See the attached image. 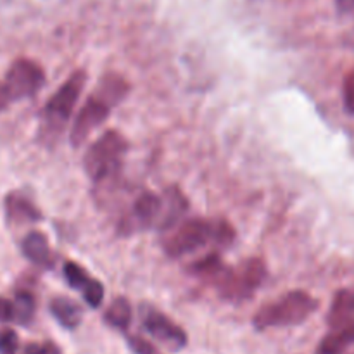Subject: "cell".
<instances>
[{
	"instance_id": "6da1fadb",
	"label": "cell",
	"mask_w": 354,
	"mask_h": 354,
	"mask_svg": "<svg viewBox=\"0 0 354 354\" xmlns=\"http://www.w3.org/2000/svg\"><path fill=\"white\" fill-rule=\"evenodd\" d=\"M128 92H130V83L124 76L118 73H106L100 76L99 83L82 104L73 121L69 131V142L73 147H80L88 138V135L109 118L114 107L128 95Z\"/></svg>"
},
{
	"instance_id": "7a4b0ae2",
	"label": "cell",
	"mask_w": 354,
	"mask_h": 354,
	"mask_svg": "<svg viewBox=\"0 0 354 354\" xmlns=\"http://www.w3.org/2000/svg\"><path fill=\"white\" fill-rule=\"evenodd\" d=\"M234 241L235 230L227 220L189 218L173 228V234L165 241V252L169 258H182L209 244L227 249Z\"/></svg>"
},
{
	"instance_id": "3957f363",
	"label": "cell",
	"mask_w": 354,
	"mask_h": 354,
	"mask_svg": "<svg viewBox=\"0 0 354 354\" xmlns=\"http://www.w3.org/2000/svg\"><path fill=\"white\" fill-rule=\"evenodd\" d=\"M318 299L304 290H290L273 303L265 304L256 311L252 325L256 330L292 327L306 322L318 310Z\"/></svg>"
},
{
	"instance_id": "277c9868",
	"label": "cell",
	"mask_w": 354,
	"mask_h": 354,
	"mask_svg": "<svg viewBox=\"0 0 354 354\" xmlns=\"http://www.w3.org/2000/svg\"><path fill=\"white\" fill-rule=\"evenodd\" d=\"M86 80H88V75L85 69H76L45 104L44 113H41V137L47 138L50 144L64 131L66 124L82 97Z\"/></svg>"
},
{
	"instance_id": "5b68a950",
	"label": "cell",
	"mask_w": 354,
	"mask_h": 354,
	"mask_svg": "<svg viewBox=\"0 0 354 354\" xmlns=\"http://www.w3.org/2000/svg\"><path fill=\"white\" fill-rule=\"evenodd\" d=\"M128 142L118 130H107L86 149L83 169L92 182L102 183L116 175L121 168Z\"/></svg>"
},
{
	"instance_id": "8992f818",
	"label": "cell",
	"mask_w": 354,
	"mask_h": 354,
	"mask_svg": "<svg viewBox=\"0 0 354 354\" xmlns=\"http://www.w3.org/2000/svg\"><path fill=\"white\" fill-rule=\"evenodd\" d=\"M268 268L259 258L244 259L237 266H227L221 275L214 280L218 292L223 299L241 303L254 296L256 290L265 283Z\"/></svg>"
},
{
	"instance_id": "52a82bcc",
	"label": "cell",
	"mask_w": 354,
	"mask_h": 354,
	"mask_svg": "<svg viewBox=\"0 0 354 354\" xmlns=\"http://www.w3.org/2000/svg\"><path fill=\"white\" fill-rule=\"evenodd\" d=\"M7 90H9L12 100L31 99L37 95L45 85V71L38 62L31 59L21 57L10 64V68L6 73Z\"/></svg>"
},
{
	"instance_id": "ba28073f",
	"label": "cell",
	"mask_w": 354,
	"mask_h": 354,
	"mask_svg": "<svg viewBox=\"0 0 354 354\" xmlns=\"http://www.w3.org/2000/svg\"><path fill=\"white\" fill-rule=\"evenodd\" d=\"M140 320L145 330L151 334V337L161 342L169 351H182L189 344L187 332L156 308L144 304L140 308Z\"/></svg>"
},
{
	"instance_id": "9c48e42d",
	"label": "cell",
	"mask_w": 354,
	"mask_h": 354,
	"mask_svg": "<svg viewBox=\"0 0 354 354\" xmlns=\"http://www.w3.org/2000/svg\"><path fill=\"white\" fill-rule=\"evenodd\" d=\"M162 197L154 192H142L135 201L133 207L128 213L127 218H123L120 223V235L135 234V232L147 230V228L158 225L159 214H161Z\"/></svg>"
},
{
	"instance_id": "30bf717a",
	"label": "cell",
	"mask_w": 354,
	"mask_h": 354,
	"mask_svg": "<svg viewBox=\"0 0 354 354\" xmlns=\"http://www.w3.org/2000/svg\"><path fill=\"white\" fill-rule=\"evenodd\" d=\"M161 197L162 207L156 228L159 232H168L175 228L187 214V211H189V199L183 196V192L178 187H169V189L165 190Z\"/></svg>"
},
{
	"instance_id": "8fae6325",
	"label": "cell",
	"mask_w": 354,
	"mask_h": 354,
	"mask_svg": "<svg viewBox=\"0 0 354 354\" xmlns=\"http://www.w3.org/2000/svg\"><path fill=\"white\" fill-rule=\"evenodd\" d=\"M3 209H6L7 221L12 225H26L37 223L41 220V211L33 204V201L28 199L21 192H10L3 201Z\"/></svg>"
},
{
	"instance_id": "7c38bea8",
	"label": "cell",
	"mask_w": 354,
	"mask_h": 354,
	"mask_svg": "<svg viewBox=\"0 0 354 354\" xmlns=\"http://www.w3.org/2000/svg\"><path fill=\"white\" fill-rule=\"evenodd\" d=\"M21 251H23L24 258L33 263L35 266H38V268H54V254H52L50 244H48V239L41 232H30L21 242Z\"/></svg>"
},
{
	"instance_id": "4fadbf2b",
	"label": "cell",
	"mask_w": 354,
	"mask_h": 354,
	"mask_svg": "<svg viewBox=\"0 0 354 354\" xmlns=\"http://www.w3.org/2000/svg\"><path fill=\"white\" fill-rule=\"evenodd\" d=\"M354 320V289H341L332 299L327 315V324L330 328H339Z\"/></svg>"
},
{
	"instance_id": "5bb4252c",
	"label": "cell",
	"mask_w": 354,
	"mask_h": 354,
	"mask_svg": "<svg viewBox=\"0 0 354 354\" xmlns=\"http://www.w3.org/2000/svg\"><path fill=\"white\" fill-rule=\"evenodd\" d=\"M48 310H50L52 317L57 320V324L61 327L68 328V330H75L80 327L83 318L82 306H80L76 301L69 299V297L57 296L50 301L48 304Z\"/></svg>"
},
{
	"instance_id": "9a60e30c",
	"label": "cell",
	"mask_w": 354,
	"mask_h": 354,
	"mask_svg": "<svg viewBox=\"0 0 354 354\" xmlns=\"http://www.w3.org/2000/svg\"><path fill=\"white\" fill-rule=\"evenodd\" d=\"M354 344V320L339 328H332L318 344L315 354H344L349 346Z\"/></svg>"
},
{
	"instance_id": "2e32d148",
	"label": "cell",
	"mask_w": 354,
	"mask_h": 354,
	"mask_svg": "<svg viewBox=\"0 0 354 354\" xmlns=\"http://www.w3.org/2000/svg\"><path fill=\"white\" fill-rule=\"evenodd\" d=\"M131 318H133V310H131V304L127 297H116L104 315L106 324L121 332L130 327Z\"/></svg>"
},
{
	"instance_id": "e0dca14e",
	"label": "cell",
	"mask_w": 354,
	"mask_h": 354,
	"mask_svg": "<svg viewBox=\"0 0 354 354\" xmlns=\"http://www.w3.org/2000/svg\"><path fill=\"white\" fill-rule=\"evenodd\" d=\"M225 268H227V265L221 261V256L218 252H209L204 258H199L197 261H194L189 270L192 275L199 277V279L214 282Z\"/></svg>"
},
{
	"instance_id": "ac0fdd59",
	"label": "cell",
	"mask_w": 354,
	"mask_h": 354,
	"mask_svg": "<svg viewBox=\"0 0 354 354\" xmlns=\"http://www.w3.org/2000/svg\"><path fill=\"white\" fill-rule=\"evenodd\" d=\"M14 308H16V322L17 325H30L37 313V299L33 292L28 289H19L14 294Z\"/></svg>"
},
{
	"instance_id": "d6986e66",
	"label": "cell",
	"mask_w": 354,
	"mask_h": 354,
	"mask_svg": "<svg viewBox=\"0 0 354 354\" xmlns=\"http://www.w3.org/2000/svg\"><path fill=\"white\" fill-rule=\"evenodd\" d=\"M62 273H64L66 282H68L73 289L80 290V292H82V290L88 286L90 280H92V277L86 273V270L82 268V266L75 261H66Z\"/></svg>"
},
{
	"instance_id": "ffe728a7",
	"label": "cell",
	"mask_w": 354,
	"mask_h": 354,
	"mask_svg": "<svg viewBox=\"0 0 354 354\" xmlns=\"http://www.w3.org/2000/svg\"><path fill=\"white\" fill-rule=\"evenodd\" d=\"M82 294H83V299H85V303L88 304L90 308H93V310H95V308H99L100 304H102L104 296H106V290H104L102 282H99L97 279H92L90 280L88 286L82 290Z\"/></svg>"
},
{
	"instance_id": "44dd1931",
	"label": "cell",
	"mask_w": 354,
	"mask_h": 354,
	"mask_svg": "<svg viewBox=\"0 0 354 354\" xmlns=\"http://www.w3.org/2000/svg\"><path fill=\"white\" fill-rule=\"evenodd\" d=\"M19 337L12 328H0V354H17Z\"/></svg>"
},
{
	"instance_id": "7402d4cb",
	"label": "cell",
	"mask_w": 354,
	"mask_h": 354,
	"mask_svg": "<svg viewBox=\"0 0 354 354\" xmlns=\"http://www.w3.org/2000/svg\"><path fill=\"white\" fill-rule=\"evenodd\" d=\"M342 104L349 116H354V69L348 71L342 82Z\"/></svg>"
},
{
	"instance_id": "603a6c76",
	"label": "cell",
	"mask_w": 354,
	"mask_h": 354,
	"mask_svg": "<svg viewBox=\"0 0 354 354\" xmlns=\"http://www.w3.org/2000/svg\"><path fill=\"white\" fill-rule=\"evenodd\" d=\"M24 354H62L57 344L50 341L45 342H30V344L24 346L23 349Z\"/></svg>"
},
{
	"instance_id": "cb8c5ba5",
	"label": "cell",
	"mask_w": 354,
	"mask_h": 354,
	"mask_svg": "<svg viewBox=\"0 0 354 354\" xmlns=\"http://www.w3.org/2000/svg\"><path fill=\"white\" fill-rule=\"evenodd\" d=\"M128 346L135 354H158L154 346L140 335H128Z\"/></svg>"
},
{
	"instance_id": "d4e9b609",
	"label": "cell",
	"mask_w": 354,
	"mask_h": 354,
	"mask_svg": "<svg viewBox=\"0 0 354 354\" xmlns=\"http://www.w3.org/2000/svg\"><path fill=\"white\" fill-rule=\"evenodd\" d=\"M16 322V308H14V301L6 299L0 296V324H10Z\"/></svg>"
},
{
	"instance_id": "484cf974",
	"label": "cell",
	"mask_w": 354,
	"mask_h": 354,
	"mask_svg": "<svg viewBox=\"0 0 354 354\" xmlns=\"http://www.w3.org/2000/svg\"><path fill=\"white\" fill-rule=\"evenodd\" d=\"M10 102H14V100H12V97H10L9 90H7L6 83L0 82V113H2V111H6L7 106H9Z\"/></svg>"
},
{
	"instance_id": "4316f807",
	"label": "cell",
	"mask_w": 354,
	"mask_h": 354,
	"mask_svg": "<svg viewBox=\"0 0 354 354\" xmlns=\"http://www.w3.org/2000/svg\"><path fill=\"white\" fill-rule=\"evenodd\" d=\"M335 9L339 14H351L354 12V0H334Z\"/></svg>"
},
{
	"instance_id": "83f0119b",
	"label": "cell",
	"mask_w": 354,
	"mask_h": 354,
	"mask_svg": "<svg viewBox=\"0 0 354 354\" xmlns=\"http://www.w3.org/2000/svg\"><path fill=\"white\" fill-rule=\"evenodd\" d=\"M23 354H24V353H23Z\"/></svg>"
}]
</instances>
